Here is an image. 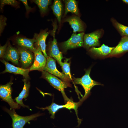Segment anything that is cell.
Returning <instances> with one entry per match:
<instances>
[{
  "instance_id": "cell-7",
  "label": "cell",
  "mask_w": 128,
  "mask_h": 128,
  "mask_svg": "<svg viewBox=\"0 0 128 128\" xmlns=\"http://www.w3.org/2000/svg\"><path fill=\"white\" fill-rule=\"evenodd\" d=\"M36 50L34 53V62L30 67V71L37 70L42 71L43 70L47 62V59L42 53L40 46L37 47Z\"/></svg>"
},
{
  "instance_id": "cell-5",
  "label": "cell",
  "mask_w": 128,
  "mask_h": 128,
  "mask_svg": "<svg viewBox=\"0 0 128 128\" xmlns=\"http://www.w3.org/2000/svg\"><path fill=\"white\" fill-rule=\"evenodd\" d=\"M83 32L77 34L73 33L71 37L68 40L62 43L61 47L64 51L83 46Z\"/></svg>"
},
{
  "instance_id": "cell-6",
  "label": "cell",
  "mask_w": 128,
  "mask_h": 128,
  "mask_svg": "<svg viewBox=\"0 0 128 128\" xmlns=\"http://www.w3.org/2000/svg\"><path fill=\"white\" fill-rule=\"evenodd\" d=\"M12 84V82L10 81L5 85H0V97L7 102L12 109H18L20 107L19 105L14 101L12 97L11 86Z\"/></svg>"
},
{
  "instance_id": "cell-29",
  "label": "cell",
  "mask_w": 128,
  "mask_h": 128,
  "mask_svg": "<svg viewBox=\"0 0 128 128\" xmlns=\"http://www.w3.org/2000/svg\"><path fill=\"white\" fill-rule=\"evenodd\" d=\"M122 1L128 4V0H123Z\"/></svg>"
},
{
  "instance_id": "cell-3",
  "label": "cell",
  "mask_w": 128,
  "mask_h": 128,
  "mask_svg": "<svg viewBox=\"0 0 128 128\" xmlns=\"http://www.w3.org/2000/svg\"><path fill=\"white\" fill-rule=\"evenodd\" d=\"M5 110L9 114L12 119L13 128H23L27 122L34 119L41 115L39 113H37L29 116H22L17 114L14 109L12 110L5 109Z\"/></svg>"
},
{
  "instance_id": "cell-12",
  "label": "cell",
  "mask_w": 128,
  "mask_h": 128,
  "mask_svg": "<svg viewBox=\"0 0 128 128\" xmlns=\"http://www.w3.org/2000/svg\"><path fill=\"white\" fill-rule=\"evenodd\" d=\"M20 57V61L24 68L29 67L31 64L33 59L32 53L29 50L20 47L18 48Z\"/></svg>"
},
{
  "instance_id": "cell-2",
  "label": "cell",
  "mask_w": 128,
  "mask_h": 128,
  "mask_svg": "<svg viewBox=\"0 0 128 128\" xmlns=\"http://www.w3.org/2000/svg\"><path fill=\"white\" fill-rule=\"evenodd\" d=\"M42 72V77L54 88L61 92L65 102L72 101L67 97L65 93L64 88L68 86L65 82L46 71Z\"/></svg>"
},
{
  "instance_id": "cell-22",
  "label": "cell",
  "mask_w": 128,
  "mask_h": 128,
  "mask_svg": "<svg viewBox=\"0 0 128 128\" xmlns=\"http://www.w3.org/2000/svg\"><path fill=\"white\" fill-rule=\"evenodd\" d=\"M33 1L38 6L41 12L43 14L48 10V6L51 4V0H35Z\"/></svg>"
},
{
  "instance_id": "cell-17",
  "label": "cell",
  "mask_w": 128,
  "mask_h": 128,
  "mask_svg": "<svg viewBox=\"0 0 128 128\" xmlns=\"http://www.w3.org/2000/svg\"><path fill=\"white\" fill-rule=\"evenodd\" d=\"M64 22H68L73 30V32L84 31L83 24L80 18L78 16H73L67 18L64 20Z\"/></svg>"
},
{
  "instance_id": "cell-11",
  "label": "cell",
  "mask_w": 128,
  "mask_h": 128,
  "mask_svg": "<svg viewBox=\"0 0 128 128\" xmlns=\"http://www.w3.org/2000/svg\"><path fill=\"white\" fill-rule=\"evenodd\" d=\"M1 61L5 66V69L3 72L2 73L9 72L16 74L22 75L26 79L29 78L28 73L29 71L28 69H25L16 67L12 65L4 59H1Z\"/></svg>"
},
{
  "instance_id": "cell-13",
  "label": "cell",
  "mask_w": 128,
  "mask_h": 128,
  "mask_svg": "<svg viewBox=\"0 0 128 128\" xmlns=\"http://www.w3.org/2000/svg\"><path fill=\"white\" fill-rule=\"evenodd\" d=\"M49 34V32L45 31L41 32L38 34L35 33L34 36V38L36 40V43L37 47H40L43 55L47 58L49 56H48L46 52V41Z\"/></svg>"
},
{
  "instance_id": "cell-23",
  "label": "cell",
  "mask_w": 128,
  "mask_h": 128,
  "mask_svg": "<svg viewBox=\"0 0 128 128\" xmlns=\"http://www.w3.org/2000/svg\"><path fill=\"white\" fill-rule=\"evenodd\" d=\"M114 26L123 36L128 37V27L122 25L114 19H111Z\"/></svg>"
},
{
  "instance_id": "cell-18",
  "label": "cell",
  "mask_w": 128,
  "mask_h": 128,
  "mask_svg": "<svg viewBox=\"0 0 128 128\" xmlns=\"http://www.w3.org/2000/svg\"><path fill=\"white\" fill-rule=\"evenodd\" d=\"M115 47H110L103 44L100 47L96 48L92 47L89 51L96 55L104 56L109 55Z\"/></svg>"
},
{
  "instance_id": "cell-21",
  "label": "cell",
  "mask_w": 128,
  "mask_h": 128,
  "mask_svg": "<svg viewBox=\"0 0 128 128\" xmlns=\"http://www.w3.org/2000/svg\"><path fill=\"white\" fill-rule=\"evenodd\" d=\"M53 13L56 17L59 24H61L63 7L60 0H55L51 6Z\"/></svg>"
},
{
  "instance_id": "cell-24",
  "label": "cell",
  "mask_w": 128,
  "mask_h": 128,
  "mask_svg": "<svg viewBox=\"0 0 128 128\" xmlns=\"http://www.w3.org/2000/svg\"><path fill=\"white\" fill-rule=\"evenodd\" d=\"M69 59L66 58L64 62H62L61 66L63 72L65 75L68 76L71 80H72L70 69V62H68Z\"/></svg>"
},
{
  "instance_id": "cell-16",
  "label": "cell",
  "mask_w": 128,
  "mask_h": 128,
  "mask_svg": "<svg viewBox=\"0 0 128 128\" xmlns=\"http://www.w3.org/2000/svg\"><path fill=\"white\" fill-rule=\"evenodd\" d=\"M128 51V37L123 36L118 45L112 50L109 55L120 54Z\"/></svg>"
},
{
  "instance_id": "cell-25",
  "label": "cell",
  "mask_w": 128,
  "mask_h": 128,
  "mask_svg": "<svg viewBox=\"0 0 128 128\" xmlns=\"http://www.w3.org/2000/svg\"><path fill=\"white\" fill-rule=\"evenodd\" d=\"M0 8L1 10H2L4 6L6 5H10L17 7H19L18 2L15 0H0Z\"/></svg>"
},
{
  "instance_id": "cell-8",
  "label": "cell",
  "mask_w": 128,
  "mask_h": 128,
  "mask_svg": "<svg viewBox=\"0 0 128 128\" xmlns=\"http://www.w3.org/2000/svg\"><path fill=\"white\" fill-rule=\"evenodd\" d=\"M102 34V31L98 30L92 33L85 34L83 37V46L87 49L99 45V39Z\"/></svg>"
},
{
  "instance_id": "cell-4",
  "label": "cell",
  "mask_w": 128,
  "mask_h": 128,
  "mask_svg": "<svg viewBox=\"0 0 128 128\" xmlns=\"http://www.w3.org/2000/svg\"><path fill=\"white\" fill-rule=\"evenodd\" d=\"M43 70L59 78L65 82L68 87L71 86L70 82L71 80L68 76L57 70L56 67L55 61L52 57L49 56L47 58L46 63Z\"/></svg>"
},
{
  "instance_id": "cell-14",
  "label": "cell",
  "mask_w": 128,
  "mask_h": 128,
  "mask_svg": "<svg viewBox=\"0 0 128 128\" xmlns=\"http://www.w3.org/2000/svg\"><path fill=\"white\" fill-rule=\"evenodd\" d=\"M19 55L18 50L9 45L7 48L3 58L15 64L18 65Z\"/></svg>"
},
{
  "instance_id": "cell-28",
  "label": "cell",
  "mask_w": 128,
  "mask_h": 128,
  "mask_svg": "<svg viewBox=\"0 0 128 128\" xmlns=\"http://www.w3.org/2000/svg\"><path fill=\"white\" fill-rule=\"evenodd\" d=\"M20 1H21L25 5L27 12H28L32 9V8L28 6L27 0H20Z\"/></svg>"
},
{
  "instance_id": "cell-27",
  "label": "cell",
  "mask_w": 128,
  "mask_h": 128,
  "mask_svg": "<svg viewBox=\"0 0 128 128\" xmlns=\"http://www.w3.org/2000/svg\"><path fill=\"white\" fill-rule=\"evenodd\" d=\"M8 45L7 43H6L4 45L0 47V58H3L7 49Z\"/></svg>"
},
{
  "instance_id": "cell-1",
  "label": "cell",
  "mask_w": 128,
  "mask_h": 128,
  "mask_svg": "<svg viewBox=\"0 0 128 128\" xmlns=\"http://www.w3.org/2000/svg\"><path fill=\"white\" fill-rule=\"evenodd\" d=\"M91 69L86 70L85 73L81 78H74L73 82L75 84L82 85L85 91L84 96L80 101H82L87 97L90 92L91 88L96 85H102L101 83L95 81L92 79L90 76Z\"/></svg>"
},
{
  "instance_id": "cell-9",
  "label": "cell",
  "mask_w": 128,
  "mask_h": 128,
  "mask_svg": "<svg viewBox=\"0 0 128 128\" xmlns=\"http://www.w3.org/2000/svg\"><path fill=\"white\" fill-rule=\"evenodd\" d=\"M79 104V102H75L72 101H68L67 102V104L64 105H58L53 102L50 105L46 107L38 108L43 110H47L49 111V113L51 115L50 118L54 119L55 113L60 109L65 108L69 110L73 109L76 111Z\"/></svg>"
},
{
  "instance_id": "cell-15",
  "label": "cell",
  "mask_w": 128,
  "mask_h": 128,
  "mask_svg": "<svg viewBox=\"0 0 128 128\" xmlns=\"http://www.w3.org/2000/svg\"><path fill=\"white\" fill-rule=\"evenodd\" d=\"M16 42L20 47L31 50L34 53L37 49L34 47V43L36 42V40L33 39H28L24 37H18L16 39Z\"/></svg>"
},
{
  "instance_id": "cell-19",
  "label": "cell",
  "mask_w": 128,
  "mask_h": 128,
  "mask_svg": "<svg viewBox=\"0 0 128 128\" xmlns=\"http://www.w3.org/2000/svg\"><path fill=\"white\" fill-rule=\"evenodd\" d=\"M24 82V86L23 90L18 96L15 99L16 102L18 104L23 107H27L24 105L23 102V98H25L28 96L30 84L29 82H27L26 79L23 80Z\"/></svg>"
},
{
  "instance_id": "cell-20",
  "label": "cell",
  "mask_w": 128,
  "mask_h": 128,
  "mask_svg": "<svg viewBox=\"0 0 128 128\" xmlns=\"http://www.w3.org/2000/svg\"><path fill=\"white\" fill-rule=\"evenodd\" d=\"M65 9L64 15L70 12L79 16V14L77 1L75 0H67L64 1Z\"/></svg>"
},
{
  "instance_id": "cell-26",
  "label": "cell",
  "mask_w": 128,
  "mask_h": 128,
  "mask_svg": "<svg viewBox=\"0 0 128 128\" xmlns=\"http://www.w3.org/2000/svg\"><path fill=\"white\" fill-rule=\"evenodd\" d=\"M0 34L2 32L5 26L6 25V18L4 16H1L0 19Z\"/></svg>"
},
{
  "instance_id": "cell-10",
  "label": "cell",
  "mask_w": 128,
  "mask_h": 128,
  "mask_svg": "<svg viewBox=\"0 0 128 128\" xmlns=\"http://www.w3.org/2000/svg\"><path fill=\"white\" fill-rule=\"evenodd\" d=\"M56 27V26L54 25L53 32V40L49 47L48 54L49 57H53L55 59L61 66L62 62V60L64 58L62 53L59 50L57 40L55 38Z\"/></svg>"
}]
</instances>
